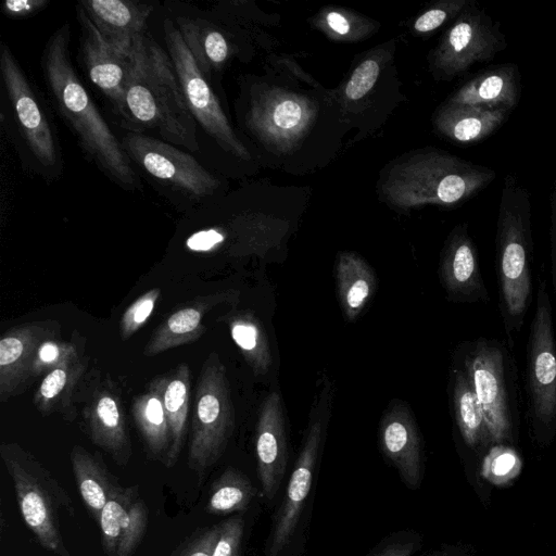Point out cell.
<instances>
[{
	"instance_id": "6da1fadb",
	"label": "cell",
	"mask_w": 556,
	"mask_h": 556,
	"mask_svg": "<svg viewBox=\"0 0 556 556\" xmlns=\"http://www.w3.org/2000/svg\"><path fill=\"white\" fill-rule=\"evenodd\" d=\"M71 27L60 25L47 39L39 65L48 101L75 137L84 156L111 182L127 192L142 182L114 130L83 84L71 56Z\"/></svg>"
},
{
	"instance_id": "7a4b0ae2",
	"label": "cell",
	"mask_w": 556,
	"mask_h": 556,
	"mask_svg": "<svg viewBox=\"0 0 556 556\" xmlns=\"http://www.w3.org/2000/svg\"><path fill=\"white\" fill-rule=\"evenodd\" d=\"M124 131L140 132L179 147L195 156V123L186 104L170 58L149 33L129 55Z\"/></svg>"
},
{
	"instance_id": "3957f363",
	"label": "cell",
	"mask_w": 556,
	"mask_h": 556,
	"mask_svg": "<svg viewBox=\"0 0 556 556\" xmlns=\"http://www.w3.org/2000/svg\"><path fill=\"white\" fill-rule=\"evenodd\" d=\"M0 125L23 172L52 184L64 156L51 105L7 42L0 46Z\"/></svg>"
},
{
	"instance_id": "277c9868",
	"label": "cell",
	"mask_w": 556,
	"mask_h": 556,
	"mask_svg": "<svg viewBox=\"0 0 556 556\" xmlns=\"http://www.w3.org/2000/svg\"><path fill=\"white\" fill-rule=\"evenodd\" d=\"M533 237L531 193L516 175L503 182L495 232L498 311L506 341L514 346L532 303Z\"/></svg>"
},
{
	"instance_id": "5b68a950",
	"label": "cell",
	"mask_w": 556,
	"mask_h": 556,
	"mask_svg": "<svg viewBox=\"0 0 556 556\" xmlns=\"http://www.w3.org/2000/svg\"><path fill=\"white\" fill-rule=\"evenodd\" d=\"M496 176L490 167L431 149L396 162L381 191L389 203L403 210L426 204L454 207L478 194Z\"/></svg>"
},
{
	"instance_id": "8992f818",
	"label": "cell",
	"mask_w": 556,
	"mask_h": 556,
	"mask_svg": "<svg viewBox=\"0 0 556 556\" xmlns=\"http://www.w3.org/2000/svg\"><path fill=\"white\" fill-rule=\"evenodd\" d=\"M119 141L139 177L184 215L225 194L224 177L194 154L140 132L123 130Z\"/></svg>"
},
{
	"instance_id": "52a82bcc",
	"label": "cell",
	"mask_w": 556,
	"mask_h": 556,
	"mask_svg": "<svg viewBox=\"0 0 556 556\" xmlns=\"http://www.w3.org/2000/svg\"><path fill=\"white\" fill-rule=\"evenodd\" d=\"M161 35L186 104L197 126V157L215 170L217 157L249 162L251 153L231 125L216 87L202 73L173 21L165 14Z\"/></svg>"
},
{
	"instance_id": "ba28073f",
	"label": "cell",
	"mask_w": 556,
	"mask_h": 556,
	"mask_svg": "<svg viewBox=\"0 0 556 556\" xmlns=\"http://www.w3.org/2000/svg\"><path fill=\"white\" fill-rule=\"evenodd\" d=\"M506 340L479 338L466 342L459 365L482 409L492 445H510L519 428L517 366Z\"/></svg>"
},
{
	"instance_id": "9c48e42d",
	"label": "cell",
	"mask_w": 556,
	"mask_h": 556,
	"mask_svg": "<svg viewBox=\"0 0 556 556\" xmlns=\"http://www.w3.org/2000/svg\"><path fill=\"white\" fill-rule=\"evenodd\" d=\"M0 456L11 477L24 522L42 548L56 556H71L60 525V511L74 516L70 495L52 473L27 450L3 442Z\"/></svg>"
},
{
	"instance_id": "30bf717a",
	"label": "cell",
	"mask_w": 556,
	"mask_h": 556,
	"mask_svg": "<svg viewBox=\"0 0 556 556\" xmlns=\"http://www.w3.org/2000/svg\"><path fill=\"white\" fill-rule=\"evenodd\" d=\"M539 282L526 344V418L532 438L547 445L556 435V337L547 283Z\"/></svg>"
},
{
	"instance_id": "8fae6325",
	"label": "cell",
	"mask_w": 556,
	"mask_h": 556,
	"mask_svg": "<svg viewBox=\"0 0 556 556\" xmlns=\"http://www.w3.org/2000/svg\"><path fill=\"white\" fill-rule=\"evenodd\" d=\"M235 428V412L227 370L219 354L202 364L194 393L188 466L202 477L224 454Z\"/></svg>"
},
{
	"instance_id": "7c38bea8",
	"label": "cell",
	"mask_w": 556,
	"mask_h": 556,
	"mask_svg": "<svg viewBox=\"0 0 556 556\" xmlns=\"http://www.w3.org/2000/svg\"><path fill=\"white\" fill-rule=\"evenodd\" d=\"M333 386L324 377L316 393L303 444L290 476L285 498L276 516L268 541V556H278L294 535L307 501L331 415Z\"/></svg>"
},
{
	"instance_id": "4fadbf2b",
	"label": "cell",
	"mask_w": 556,
	"mask_h": 556,
	"mask_svg": "<svg viewBox=\"0 0 556 556\" xmlns=\"http://www.w3.org/2000/svg\"><path fill=\"white\" fill-rule=\"evenodd\" d=\"M506 47L501 23L471 1L432 50L430 67L437 79L452 80L477 63L494 60Z\"/></svg>"
},
{
	"instance_id": "5bb4252c",
	"label": "cell",
	"mask_w": 556,
	"mask_h": 556,
	"mask_svg": "<svg viewBox=\"0 0 556 556\" xmlns=\"http://www.w3.org/2000/svg\"><path fill=\"white\" fill-rule=\"evenodd\" d=\"M244 127L260 140L281 150L294 147L307 132L316 116L305 97L282 89L247 91Z\"/></svg>"
},
{
	"instance_id": "9a60e30c",
	"label": "cell",
	"mask_w": 556,
	"mask_h": 556,
	"mask_svg": "<svg viewBox=\"0 0 556 556\" xmlns=\"http://www.w3.org/2000/svg\"><path fill=\"white\" fill-rule=\"evenodd\" d=\"M89 440L118 465L126 466L132 455L123 401L116 386L94 368L83 382L78 401Z\"/></svg>"
},
{
	"instance_id": "2e32d148",
	"label": "cell",
	"mask_w": 556,
	"mask_h": 556,
	"mask_svg": "<svg viewBox=\"0 0 556 556\" xmlns=\"http://www.w3.org/2000/svg\"><path fill=\"white\" fill-rule=\"evenodd\" d=\"M173 21L202 73L216 87L217 76L239 53L237 30L220 22L210 9L182 1L164 2Z\"/></svg>"
},
{
	"instance_id": "e0dca14e",
	"label": "cell",
	"mask_w": 556,
	"mask_h": 556,
	"mask_svg": "<svg viewBox=\"0 0 556 556\" xmlns=\"http://www.w3.org/2000/svg\"><path fill=\"white\" fill-rule=\"evenodd\" d=\"M79 25V60L89 81L106 99L118 125L125 117V89L129 56L116 51L99 33L83 7L75 4Z\"/></svg>"
},
{
	"instance_id": "ac0fdd59",
	"label": "cell",
	"mask_w": 556,
	"mask_h": 556,
	"mask_svg": "<svg viewBox=\"0 0 556 556\" xmlns=\"http://www.w3.org/2000/svg\"><path fill=\"white\" fill-rule=\"evenodd\" d=\"M54 319L33 320L7 330L0 339V402L21 395L31 383L30 367L39 345L61 338Z\"/></svg>"
},
{
	"instance_id": "d6986e66",
	"label": "cell",
	"mask_w": 556,
	"mask_h": 556,
	"mask_svg": "<svg viewBox=\"0 0 556 556\" xmlns=\"http://www.w3.org/2000/svg\"><path fill=\"white\" fill-rule=\"evenodd\" d=\"M439 277L450 301L488 303L479 252L467 224L457 225L448 235L440 258Z\"/></svg>"
},
{
	"instance_id": "ffe728a7",
	"label": "cell",
	"mask_w": 556,
	"mask_h": 556,
	"mask_svg": "<svg viewBox=\"0 0 556 556\" xmlns=\"http://www.w3.org/2000/svg\"><path fill=\"white\" fill-rule=\"evenodd\" d=\"M379 443L384 456L410 489H416L424 475L422 440L406 403L393 400L379 426Z\"/></svg>"
},
{
	"instance_id": "44dd1931",
	"label": "cell",
	"mask_w": 556,
	"mask_h": 556,
	"mask_svg": "<svg viewBox=\"0 0 556 556\" xmlns=\"http://www.w3.org/2000/svg\"><path fill=\"white\" fill-rule=\"evenodd\" d=\"M255 454L263 494L273 500L285 476L288 459L283 402L276 391L264 399L260 408Z\"/></svg>"
},
{
	"instance_id": "7402d4cb",
	"label": "cell",
	"mask_w": 556,
	"mask_h": 556,
	"mask_svg": "<svg viewBox=\"0 0 556 556\" xmlns=\"http://www.w3.org/2000/svg\"><path fill=\"white\" fill-rule=\"evenodd\" d=\"M102 37L119 53L129 56L148 33L157 3L136 0H79Z\"/></svg>"
},
{
	"instance_id": "603a6c76",
	"label": "cell",
	"mask_w": 556,
	"mask_h": 556,
	"mask_svg": "<svg viewBox=\"0 0 556 556\" xmlns=\"http://www.w3.org/2000/svg\"><path fill=\"white\" fill-rule=\"evenodd\" d=\"M239 299L240 291L237 289L215 291L192 299L163 319L146 343L143 355L151 357L195 342L206 330L203 324L205 315L218 305L235 306Z\"/></svg>"
},
{
	"instance_id": "cb8c5ba5",
	"label": "cell",
	"mask_w": 556,
	"mask_h": 556,
	"mask_svg": "<svg viewBox=\"0 0 556 556\" xmlns=\"http://www.w3.org/2000/svg\"><path fill=\"white\" fill-rule=\"evenodd\" d=\"M98 523L106 556H132L148 526V508L138 486H122L108 501Z\"/></svg>"
},
{
	"instance_id": "d4e9b609",
	"label": "cell",
	"mask_w": 556,
	"mask_h": 556,
	"mask_svg": "<svg viewBox=\"0 0 556 556\" xmlns=\"http://www.w3.org/2000/svg\"><path fill=\"white\" fill-rule=\"evenodd\" d=\"M521 74L517 64L491 65L475 74L445 101L514 111L521 97Z\"/></svg>"
},
{
	"instance_id": "484cf974",
	"label": "cell",
	"mask_w": 556,
	"mask_h": 556,
	"mask_svg": "<svg viewBox=\"0 0 556 556\" xmlns=\"http://www.w3.org/2000/svg\"><path fill=\"white\" fill-rule=\"evenodd\" d=\"M513 112L469 104L444 102L434 113L435 130L459 144L481 142L506 123Z\"/></svg>"
},
{
	"instance_id": "4316f807",
	"label": "cell",
	"mask_w": 556,
	"mask_h": 556,
	"mask_svg": "<svg viewBox=\"0 0 556 556\" xmlns=\"http://www.w3.org/2000/svg\"><path fill=\"white\" fill-rule=\"evenodd\" d=\"M89 369V357L85 355L43 376L33 396L38 413L43 417L58 414L67 422L75 421L78 395Z\"/></svg>"
},
{
	"instance_id": "83f0119b",
	"label": "cell",
	"mask_w": 556,
	"mask_h": 556,
	"mask_svg": "<svg viewBox=\"0 0 556 556\" xmlns=\"http://www.w3.org/2000/svg\"><path fill=\"white\" fill-rule=\"evenodd\" d=\"M452 416L464 445L471 452H488L492 446L490 432L471 383L458 364L450 377Z\"/></svg>"
},
{
	"instance_id": "f1b7e54d",
	"label": "cell",
	"mask_w": 556,
	"mask_h": 556,
	"mask_svg": "<svg viewBox=\"0 0 556 556\" xmlns=\"http://www.w3.org/2000/svg\"><path fill=\"white\" fill-rule=\"evenodd\" d=\"M165 375L154 377L137 395L131 415L148 456L164 464L169 448V429L163 405Z\"/></svg>"
},
{
	"instance_id": "f546056e",
	"label": "cell",
	"mask_w": 556,
	"mask_h": 556,
	"mask_svg": "<svg viewBox=\"0 0 556 556\" xmlns=\"http://www.w3.org/2000/svg\"><path fill=\"white\" fill-rule=\"evenodd\" d=\"M74 479L91 517L99 522L108 501L122 488L102 457L75 444L70 453Z\"/></svg>"
},
{
	"instance_id": "4dcf8cb0",
	"label": "cell",
	"mask_w": 556,
	"mask_h": 556,
	"mask_svg": "<svg viewBox=\"0 0 556 556\" xmlns=\"http://www.w3.org/2000/svg\"><path fill=\"white\" fill-rule=\"evenodd\" d=\"M334 277L342 314L354 321L376 292L375 271L359 254L342 251L337 255Z\"/></svg>"
},
{
	"instance_id": "1f68e13d",
	"label": "cell",
	"mask_w": 556,
	"mask_h": 556,
	"mask_svg": "<svg viewBox=\"0 0 556 556\" xmlns=\"http://www.w3.org/2000/svg\"><path fill=\"white\" fill-rule=\"evenodd\" d=\"M191 371L186 363L178 364L165 375L163 405L169 429V448L164 462L173 467L185 444L190 410Z\"/></svg>"
},
{
	"instance_id": "d6a6232c",
	"label": "cell",
	"mask_w": 556,
	"mask_h": 556,
	"mask_svg": "<svg viewBox=\"0 0 556 556\" xmlns=\"http://www.w3.org/2000/svg\"><path fill=\"white\" fill-rule=\"evenodd\" d=\"M230 336L254 376H265L271 368L273 355L266 331L250 311L231 309L222 317Z\"/></svg>"
},
{
	"instance_id": "836d02e7",
	"label": "cell",
	"mask_w": 556,
	"mask_h": 556,
	"mask_svg": "<svg viewBox=\"0 0 556 556\" xmlns=\"http://www.w3.org/2000/svg\"><path fill=\"white\" fill-rule=\"evenodd\" d=\"M243 531V519L231 517L198 532L175 556H239Z\"/></svg>"
},
{
	"instance_id": "e575fe53",
	"label": "cell",
	"mask_w": 556,
	"mask_h": 556,
	"mask_svg": "<svg viewBox=\"0 0 556 556\" xmlns=\"http://www.w3.org/2000/svg\"><path fill=\"white\" fill-rule=\"evenodd\" d=\"M255 493L254 485L243 472L228 467L211 486L206 511L213 515L243 511L251 504Z\"/></svg>"
},
{
	"instance_id": "d590c367",
	"label": "cell",
	"mask_w": 556,
	"mask_h": 556,
	"mask_svg": "<svg viewBox=\"0 0 556 556\" xmlns=\"http://www.w3.org/2000/svg\"><path fill=\"white\" fill-rule=\"evenodd\" d=\"M85 344L86 339L76 330L68 341L61 338L43 341L37 349L30 367L31 381L84 357Z\"/></svg>"
},
{
	"instance_id": "8d00e7d4",
	"label": "cell",
	"mask_w": 556,
	"mask_h": 556,
	"mask_svg": "<svg viewBox=\"0 0 556 556\" xmlns=\"http://www.w3.org/2000/svg\"><path fill=\"white\" fill-rule=\"evenodd\" d=\"M520 469L521 459L510 445H492L483 458L482 473L495 484L506 483L514 479Z\"/></svg>"
},
{
	"instance_id": "74e56055",
	"label": "cell",
	"mask_w": 556,
	"mask_h": 556,
	"mask_svg": "<svg viewBox=\"0 0 556 556\" xmlns=\"http://www.w3.org/2000/svg\"><path fill=\"white\" fill-rule=\"evenodd\" d=\"M160 295V288L149 289L125 309L119 320V336L123 341L130 339L146 325L155 308Z\"/></svg>"
},
{
	"instance_id": "f35d334b",
	"label": "cell",
	"mask_w": 556,
	"mask_h": 556,
	"mask_svg": "<svg viewBox=\"0 0 556 556\" xmlns=\"http://www.w3.org/2000/svg\"><path fill=\"white\" fill-rule=\"evenodd\" d=\"M328 35L342 39H358L369 30V23H362L359 16L344 10H326L319 16L318 22Z\"/></svg>"
},
{
	"instance_id": "ab89813d",
	"label": "cell",
	"mask_w": 556,
	"mask_h": 556,
	"mask_svg": "<svg viewBox=\"0 0 556 556\" xmlns=\"http://www.w3.org/2000/svg\"><path fill=\"white\" fill-rule=\"evenodd\" d=\"M471 2V0H445L438 2L425 11L414 23V30L418 34H429L455 20Z\"/></svg>"
},
{
	"instance_id": "60d3db41",
	"label": "cell",
	"mask_w": 556,
	"mask_h": 556,
	"mask_svg": "<svg viewBox=\"0 0 556 556\" xmlns=\"http://www.w3.org/2000/svg\"><path fill=\"white\" fill-rule=\"evenodd\" d=\"M380 74V61L367 58L357 65L344 87V98L356 101L365 97L375 86Z\"/></svg>"
},
{
	"instance_id": "b9f144b4",
	"label": "cell",
	"mask_w": 556,
	"mask_h": 556,
	"mask_svg": "<svg viewBox=\"0 0 556 556\" xmlns=\"http://www.w3.org/2000/svg\"><path fill=\"white\" fill-rule=\"evenodd\" d=\"M50 0H7L1 13L10 20H26L46 10Z\"/></svg>"
},
{
	"instance_id": "7bdbcfd3",
	"label": "cell",
	"mask_w": 556,
	"mask_h": 556,
	"mask_svg": "<svg viewBox=\"0 0 556 556\" xmlns=\"http://www.w3.org/2000/svg\"><path fill=\"white\" fill-rule=\"evenodd\" d=\"M417 546V539H401L388 543L370 556H413L418 548Z\"/></svg>"
},
{
	"instance_id": "ee69618b",
	"label": "cell",
	"mask_w": 556,
	"mask_h": 556,
	"mask_svg": "<svg viewBox=\"0 0 556 556\" xmlns=\"http://www.w3.org/2000/svg\"><path fill=\"white\" fill-rule=\"evenodd\" d=\"M551 278L554 291L556 292V177L551 192Z\"/></svg>"
}]
</instances>
